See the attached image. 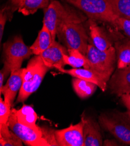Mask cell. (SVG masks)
I'll return each instance as SVG.
<instances>
[{
    "instance_id": "cell-3",
    "label": "cell",
    "mask_w": 130,
    "mask_h": 146,
    "mask_svg": "<svg viewBox=\"0 0 130 146\" xmlns=\"http://www.w3.org/2000/svg\"><path fill=\"white\" fill-rule=\"evenodd\" d=\"M86 56L89 61V69L107 83L115 71V64H117L114 47L102 51L96 48L92 44H89Z\"/></svg>"
},
{
    "instance_id": "cell-31",
    "label": "cell",
    "mask_w": 130,
    "mask_h": 146,
    "mask_svg": "<svg viewBox=\"0 0 130 146\" xmlns=\"http://www.w3.org/2000/svg\"><path fill=\"white\" fill-rule=\"evenodd\" d=\"M50 1H53V0H50Z\"/></svg>"
},
{
    "instance_id": "cell-4",
    "label": "cell",
    "mask_w": 130,
    "mask_h": 146,
    "mask_svg": "<svg viewBox=\"0 0 130 146\" xmlns=\"http://www.w3.org/2000/svg\"><path fill=\"white\" fill-rule=\"evenodd\" d=\"M99 123L120 142L130 145V118L127 112L101 113Z\"/></svg>"
},
{
    "instance_id": "cell-30",
    "label": "cell",
    "mask_w": 130,
    "mask_h": 146,
    "mask_svg": "<svg viewBox=\"0 0 130 146\" xmlns=\"http://www.w3.org/2000/svg\"><path fill=\"white\" fill-rule=\"evenodd\" d=\"M103 145H119V143L114 140H106L103 144Z\"/></svg>"
},
{
    "instance_id": "cell-20",
    "label": "cell",
    "mask_w": 130,
    "mask_h": 146,
    "mask_svg": "<svg viewBox=\"0 0 130 146\" xmlns=\"http://www.w3.org/2000/svg\"><path fill=\"white\" fill-rule=\"evenodd\" d=\"M73 89L77 95L82 99L88 98L95 92L97 86L92 82L74 78L72 80Z\"/></svg>"
},
{
    "instance_id": "cell-25",
    "label": "cell",
    "mask_w": 130,
    "mask_h": 146,
    "mask_svg": "<svg viewBox=\"0 0 130 146\" xmlns=\"http://www.w3.org/2000/svg\"><path fill=\"white\" fill-rule=\"evenodd\" d=\"M114 25L122 31L130 39V19L119 17L115 21Z\"/></svg>"
},
{
    "instance_id": "cell-12",
    "label": "cell",
    "mask_w": 130,
    "mask_h": 146,
    "mask_svg": "<svg viewBox=\"0 0 130 146\" xmlns=\"http://www.w3.org/2000/svg\"><path fill=\"white\" fill-rule=\"evenodd\" d=\"M23 68H21L11 72L6 84L0 91V94L4 95L5 103L11 107L23 84Z\"/></svg>"
},
{
    "instance_id": "cell-26",
    "label": "cell",
    "mask_w": 130,
    "mask_h": 146,
    "mask_svg": "<svg viewBox=\"0 0 130 146\" xmlns=\"http://www.w3.org/2000/svg\"><path fill=\"white\" fill-rule=\"evenodd\" d=\"M6 10L7 8H4V9H2L0 12V40L1 41L3 39L6 22L8 18V15L6 12Z\"/></svg>"
},
{
    "instance_id": "cell-23",
    "label": "cell",
    "mask_w": 130,
    "mask_h": 146,
    "mask_svg": "<svg viewBox=\"0 0 130 146\" xmlns=\"http://www.w3.org/2000/svg\"><path fill=\"white\" fill-rule=\"evenodd\" d=\"M11 110V107L5 103L2 97L0 98V127L8 126Z\"/></svg>"
},
{
    "instance_id": "cell-17",
    "label": "cell",
    "mask_w": 130,
    "mask_h": 146,
    "mask_svg": "<svg viewBox=\"0 0 130 146\" xmlns=\"http://www.w3.org/2000/svg\"><path fill=\"white\" fill-rule=\"evenodd\" d=\"M54 41L49 29L43 24L36 39L30 47L34 55H40L49 48Z\"/></svg>"
},
{
    "instance_id": "cell-15",
    "label": "cell",
    "mask_w": 130,
    "mask_h": 146,
    "mask_svg": "<svg viewBox=\"0 0 130 146\" xmlns=\"http://www.w3.org/2000/svg\"><path fill=\"white\" fill-rule=\"evenodd\" d=\"M61 72L67 74L74 78L85 80L96 84L103 92L106 91L107 83L103 81L96 74L89 69L73 68L71 69H63Z\"/></svg>"
},
{
    "instance_id": "cell-22",
    "label": "cell",
    "mask_w": 130,
    "mask_h": 146,
    "mask_svg": "<svg viewBox=\"0 0 130 146\" xmlns=\"http://www.w3.org/2000/svg\"><path fill=\"white\" fill-rule=\"evenodd\" d=\"M113 11L118 17L130 19V0H109Z\"/></svg>"
},
{
    "instance_id": "cell-11",
    "label": "cell",
    "mask_w": 130,
    "mask_h": 146,
    "mask_svg": "<svg viewBox=\"0 0 130 146\" xmlns=\"http://www.w3.org/2000/svg\"><path fill=\"white\" fill-rule=\"evenodd\" d=\"M113 94L119 97L130 93V66L115 70L109 81Z\"/></svg>"
},
{
    "instance_id": "cell-14",
    "label": "cell",
    "mask_w": 130,
    "mask_h": 146,
    "mask_svg": "<svg viewBox=\"0 0 130 146\" xmlns=\"http://www.w3.org/2000/svg\"><path fill=\"white\" fill-rule=\"evenodd\" d=\"M90 37L92 44L97 49L105 51L113 46L111 38L104 29L98 26L95 21H89Z\"/></svg>"
},
{
    "instance_id": "cell-28",
    "label": "cell",
    "mask_w": 130,
    "mask_h": 146,
    "mask_svg": "<svg viewBox=\"0 0 130 146\" xmlns=\"http://www.w3.org/2000/svg\"><path fill=\"white\" fill-rule=\"evenodd\" d=\"M121 98L124 106L127 108V113L130 118V93L122 95Z\"/></svg>"
},
{
    "instance_id": "cell-24",
    "label": "cell",
    "mask_w": 130,
    "mask_h": 146,
    "mask_svg": "<svg viewBox=\"0 0 130 146\" xmlns=\"http://www.w3.org/2000/svg\"><path fill=\"white\" fill-rule=\"evenodd\" d=\"M1 146H22V141L12 131L11 134L5 137H0Z\"/></svg>"
},
{
    "instance_id": "cell-1",
    "label": "cell",
    "mask_w": 130,
    "mask_h": 146,
    "mask_svg": "<svg viewBox=\"0 0 130 146\" xmlns=\"http://www.w3.org/2000/svg\"><path fill=\"white\" fill-rule=\"evenodd\" d=\"M85 18L78 12L69 7H65L55 0L50 1L45 9L43 24H45L55 40L57 32L64 24L68 23L83 22Z\"/></svg>"
},
{
    "instance_id": "cell-5",
    "label": "cell",
    "mask_w": 130,
    "mask_h": 146,
    "mask_svg": "<svg viewBox=\"0 0 130 146\" xmlns=\"http://www.w3.org/2000/svg\"><path fill=\"white\" fill-rule=\"evenodd\" d=\"M84 12L90 19L100 21L114 25L119 18L113 11L109 0H66Z\"/></svg>"
},
{
    "instance_id": "cell-18",
    "label": "cell",
    "mask_w": 130,
    "mask_h": 146,
    "mask_svg": "<svg viewBox=\"0 0 130 146\" xmlns=\"http://www.w3.org/2000/svg\"><path fill=\"white\" fill-rule=\"evenodd\" d=\"M117 56V68L123 69L130 66V39L125 38L115 43Z\"/></svg>"
},
{
    "instance_id": "cell-8",
    "label": "cell",
    "mask_w": 130,
    "mask_h": 146,
    "mask_svg": "<svg viewBox=\"0 0 130 146\" xmlns=\"http://www.w3.org/2000/svg\"><path fill=\"white\" fill-rule=\"evenodd\" d=\"M9 129L25 144L30 146H49L47 140L44 137L43 130L37 131L30 127L23 125L17 120L12 111L8 121Z\"/></svg>"
},
{
    "instance_id": "cell-7",
    "label": "cell",
    "mask_w": 130,
    "mask_h": 146,
    "mask_svg": "<svg viewBox=\"0 0 130 146\" xmlns=\"http://www.w3.org/2000/svg\"><path fill=\"white\" fill-rule=\"evenodd\" d=\"M3 51L4 63L8 65L11 72L21 68L23 61L33 54L31 47L25 44L20 35L5 42L3 44Z\"/></svg>"
},
{
    "instance_id": "cell-2",
    "label": "cell",
    "mask_w": 130,
    "mask_h": 146,
    "mask_svg": "<svg viewBox=\"0 0 130 146\" xmlns=\"http://www.w3.org/2000/svg\"><path fill=\"white\" fill-rule=\"evenodd\" d=\"M50 69L40 55H35L23 68V84L19 92L17 103H23L37 90L46 74Z\"/></svg>"
},
{
    "instance_id": "cell-29",
    "label": "cell",
    "mask_w": 130,
    "mask_h": 146,
    "mask_svg": "<svg viewBox=\"0 0 130 146\" xmlns=\"http://www.w3.org/2000/svg\"><path fill=\"white\" fill-rule=\"evenodd\" d=\"M23 1V0H10L11 3L13 6L14 10L18 9L19 6L21 5Z\"/></svg>"
},
{
    "instance_id": "cell-10",
    "label": "cell",
    "mask_w": 130,
    "mask_h": 146,
    "mask_svg": "<svg viewBox=\"0 0 130 146\" xmlns=\"http://www.w3.org/2000/svg\"><path fill=\"white\" fill-rule=\"evenodd\" d=\"M66 54H68V49L55 40L51 46L40 56L45 64L50 69L55 68L61 72L65 66L64 55Z\"/></svg>"
},
{
    "instance_id": "cell-21",
    "label": "cell",
    "mask_w": 130,
    "mask_h": 146,
    "mask_svg": "<svg viewBox=\"0 0 130 146\" xmlns=\"http://www.w3.org/2000/svg\"><path fill=\"white\" fill-rule=\"evenodd\" d=\"M50 0H23L18 11L25 16L33 15L39 9H45L50 4Z\"/></svg>"
},
{
    "instance_id": "cell-27",
    "label": "cell",
    "mask_w": 130,
    "mask_h": 146,
    "mask_svg": "<svg viewBox=\"0 0 130 146\" xmlns=\"http://www.w3.org/2000/svg\"><path fill=\"white\" fill-rule=\"evenodd\" d=\"M11 70L10 68L8 65L4 63V66L0 71V91L3 89V86H4V83L8 76L11 74Z\"/></svg>"
},
{
    "instance_id": "cell-9",
    "label": "cell",
    "mask_w": 130,
    "mask_h": 146,
    "mask_svg": "<svg viewBox=\"0 0 130 146\" xmlns=\"http://www.w3.org/2000/svg\"><path fill=\"white\" fill-rule=\"evenodd\" d=\"M54 136L58 145L83 146V122L81 120L76 125L54 131Z\"/></svg>"
},
{
    "instance_id": "cell-13",
    "label": "cell",
    "mask_w": 130,
    "mask_h": 146,
    "mask_svg": "<svg viewBox=\"0 0 130 146\" xmlns=\"http://www.w3.org/2000/svg\"><path fill=\"white\" fill-rule=\"evenodd\" d=\"M83 122V146H101L103 141L99 124L91 118L82 115Z\"/></svg>"
},
{
    "instance_id": "cell-6",
    "label": "cell",
    "mask_w": 130,
    "mask_h": 146,
    "mask_svg": "<svg viewBox=\"0 0 130 146\" xmlns=\"http://www.w3.org/2000/svg\"><path fill=\"white\" fill-rule=\"evenodd\" d=\"M57 35L68 49L77 50L86 56L89 37L82 22L63 25L58 30Z\"/></svg>"
},
{
    "instance_id": "cell-16",
    "label": "cell",
    "mask_w": 130,
    "mask_h": 146,
    "mask_svg": "<svg viewBox=\"0 0 130 146\" xmlns=\"http://www.w3.org/2000/svg\"><path fill=\"white\" fill-rule=\"evenodd\" d=\"M19 122L23 125L30 127L37 131H42V129L37 125V115L33 108L24 104L19 110L12 108Z\"/></svg>"
},
{
    "instance_id": "cell-19",
    "label": "cell",
    "mask_w": 130,
    "mask_h": 146,
    "mask_svg": "<svg viewBox=\"0 0 130 146\" xmlns=\"http://www.w3.org/2000/svg\"><path fill=\"white\" fill-rule=\"evenodd\" d=\"M64 61L65 65H68L73 68L83 67L85 69H89L88 58L77 50L68 49V54L64 55Z\"/></svg>"
}]
</instances>
